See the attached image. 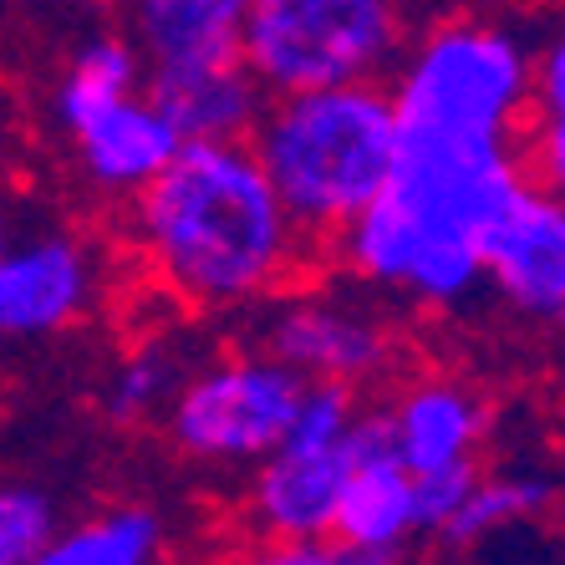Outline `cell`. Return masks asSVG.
Wrapping results in <instances>:
<instances>
[{"instance_id":"cell-1","label":"cell","mask_w":565,"mask_h":565,"mask_svg":"<svg viewBox=\"0 0 565 565\" xmlns=\"http://www.w3.org/2000/svg\"><path fill=\"white\" fill-rule=\"evenodd\" d=\"M530 184L520 143L397 128L387 184L321 255L393 311L459 316L484 296L489 235Z\"/></svg>"},{"instance_id":"cell-2","label":"cell","mask_w":565,"mask_h":565,"mask_svg":"<svg viewBox=\"0 0 565 565\" xmlns=\"http://www.w3.org/2000/svg\"><path fill=\"white\" fill-rule=\"evenodd\" d=\"M122 245L189 316H250L321 260L245 138L179 148L122 204Z\"/></svg>"},{"instance_id":"cell-3","label":"cell","mask_w":565,"mask_h":565,"mask_svg":"<svg viewBox=\"0 0 565 565\" xmlns=\"http://www.w3.org/2000/svg\"><path fill=\"white\" fill-rule=\"evenodd\" d=\"M265 179L316 255L387 184L397 158V113L387 82H347L265 97L250 138Z\"/></svg>"},{"instance_id":"cell-4","label":"cell","mask_w":565,"mask_h":565,"mask_svg":"<svg viewBox=\"0 0 565 565\" xmlns=\"http://www.w3.org/2000/svg\"><path fill=\"white\" fill-rule=\"evenodd\" d=\"M397 128L525 148L535 97V36L473 6H444L408 31L387 72Z\"/></svg>"},{"instance_id":"cell-5","label":"cell","mask_w":565,"mask_h":565,"mask_svg":"<svg viewBox=\"0 0 565 565\" xmlns=\"http://www.w3.org/2000/svg\"><path fill=\"white\" fill-rule=\"evenodd\" d=\"M46 107L72 179L118 210L184 148L179 128L148 93V66L118 21L66 46Z\"/></svg>"},{"instance_id":"cell-6","label":"cell","mask_w":565,"mask_h":565,"mask_svg":"<svg viewBox=\"0 0 565 565\" xmlns=\"http://www.w3.org/2000/svg\"><path fill=\"white\" fill-rule=\"evenodd\" d=\"M408 31L403 0H250L239 62L265 97L387 82Z\"/></svg>"},{"instance_id":"cell-7","label":"cell","mask_w":565,"mask_h":565,"mask_svg":"<svg viewBox=\"0 0 565 565\" xmlns=\"http://www.w3.org/2000/svg\"><path fill=\"white\" fill-rule=\"evenodd\" d=\"M301 393L306 377H296L255 342L204 352L173 393L169 413L158 418V434L194 469L245 479L290 434Z\"/></svg>"},{"instance_id":"cell-8","label":"cell","mask_w":565,"mask_h":565,"mask_svg":"<svg viewBox=\"0 0 565 565\" xmlns=\"http://www.w3.org/2000/svg\"><path fill=\"white\" fill-rule=\"evenodd\" d=\"M250 342L306 382H342L367 397L403 372L408 337L387 301L352 280H296L250 311Z\"/></svg>"},{"instance_id":"cell-9","label":"cell","mask_w":565,"mask_h":565,"mask_svg":"<svg viewBox=\"0 0 565 565\" xmlns=\"http://www.w3.org/2000/svg\"><path fill=\"white\" fill-rule=\"evenodd\" d=\"M382 434L418 484L423 535H438L484 473L494 428L484 387L454 367H403L377 403Z\"/></svg>"},{"instance_id":"cell-10","label":"cell","mask_w":565,"mask_h":565,"mask_svg":"<svg viewBox=\"0 0 565 565\" xmlns=\"http://www.w3.org/2000/svg\"><path fill=\"white\" fill-rule=\"evenodd\" d=\"M113 296V255L82 224L36 220L0 250V347L36 352L82 331Z\"/></svg>"},{"instance_id":"cell-11","label":"cell","mask_w":565,"mask_h":565,"mask_svg":"<svg viewBox=\"0 0 565 565\" xmlns=\"http://www.w3.org/2000/svg\"><path fill=\"white\" fill-rule=\"evenodd\" d=\"M484 296L514 327L565 347V194L530 184L484 250Z\"/></svg>"},{"instance_id":"cell-12","label":"cell","mask_w":565,"mask_h":565,"mask_svg":"<svg viewBox=\"0 0 565 565\" xmlns=\"http://www.w3.org/2000/svg\"><path fill=\"white\" fill-rule=\"evenodd\" d=\"M352 444H356V428L342 438L290 428L276 454H265L245 473V494H239L245 530L250 535H276V540L331 535L337 530V504H342L347 469H352Z\"/></svg>"},{"instance_id":"cell-13","label":"cell","mask_w":565,"mask_h":565,"mask_svg":"<svg viewBox=\"0 0 565 565\" xmlns=\"http://www.w3.org/2000/svg\"><path fill=\"white\" fill-rule=\"evenodd\" d=\"M331 535L356 545V551L387 555V561H397V555L423 535L418 484H413V473L403 469V459L393 454L372 403H367V413H362V423H356L352 469H347L342 504H337V530H331Z\"/></svg>"},{"instance_id":"cell-14","label":"cell","mask_w":565,"mask_h":565,"mask_svg":"<svg viewBox=\"0 0 565 565\" xmlns=\"http://www.w3.org/2000/svg\"><path fill=\"white\" fill-rule=\"evenodd\" d=\"M250 0H118V26L148 72L239 62Z\"/></svg>"},{"instance_id":"cell-15","label":"cell","mask_w":565,"mask_h":565,"mask_svg":"<svg viewBox=\"0 0 565 565\" xmlns=\"http://www.w3.org/2000/svg\"><path fill=\"white\" fill-rule=\"evenodd\" d=\"M148 93L163 107V118L179 128L184 143H224L250 138L265 107L260 82L245 62L214 66H179V72H148Z\"/></svg>"},{"instance_id":"cell-16","label":"cell","mask_w":565,"mask_h":565,"mask_svg":"<svg viewBox=\"0 0 565 565\" xmlns=\"http://www.w3.org/2000/svg\"><path fill=\"white\" fill-rule=\"evenodd\" d=\"M199 356H204V347L179 327L138 331L103 372V387H97L103 418L113 428H158V418L169 413L173 393L184 387Z\"/></svg>"},{"instance_id":"cell-17","label":"cell","mask_w":565,"mask_h":565,"mask_svg":"<svg viewBox=\"0 0 565 565\" xmlns=\"http://www.w3.org/2000/svg\"><path fill=\"white\" fill-rule=\"evenodd\" d=\"M169 525L143 500L103 504V510L62 520L31 565H163Z\"/></svg>"},{"instance_id":"cell-18","label":"cell","mask_w":565,"mask_h":565,"mask_svg":"<svg viewBox=\"0 0 565 565\" xmlns=\"http://www.w3.org/2000/svg\"><path fill=\"white\" fill-rule=\"evenodd\" d=\"M555 504V479L540 469H489L473 479V489L463 494V504L448 514V525L434 540L454 545V551H469V545H484L494 535H510V530L530 525Z\"/></svg>"},{"instance_id":"cell-19","label":"cell","mask_w":565,"mask_h":565,"mask_svg":"<svg viewBox=\"0 0 565 565\" xmlns=\"http://www.w3.org/2000/svg\"><path fill=\"white\" fill-rule=\"evenodd\" d=\"M525 169L565 194V15L535 41V97L525 122Z\"/></svg>"},{"instance_id":"cell-20","label":"cell","mask_w":565,"mask_h":565,"mask_svg":"<svg viewBox=\"0 0 565 565\" xmlns=\"http://www.w3.org/2000/svg\"><path fill=\"white\" fill-rule=\"evenodd\" d=\"M62 530V500L41 479L0 473V565H31Z\"/></svg>"},{"instance_id":"cell-21","label":"cell","mask_w":565,"mask_h":565,"mask_svg":"<svg viewBox=\"0 0 565 565\" xmlns=\"http://www.w3.org/2000/svg\"><path fill=\"white\" fill-rule=\"evenodd\" d=\"M214 565H397V561L372 555V551H356V545H347V540H337V535H316V540L245 535Z\"/></svg>"},{"instance_id":"cell-22","label":"cell","mask_w":565,"mask_h":565,"mask_svg":"<svg viewBox=\"0 0 565 565\" xmlns=\"http://www.w3.org/2000/svg\"><path fill=\"white\" fill-rule=\"evenodd\" d=\"M21 230V210L11 204V194H6V184H0V250L11 245V235Z\"/></svg>"},{"instance_id":"cell-23","label":"cell","mask_w":565,"mask_h":565,"mask_svg":"<svg viewBox=\"0 0 565 565\" xmlns=\"http://www.w3.org/2000/svg\"><path fill=\"white\" fill-rule=\"evenodd\" d=\"M403 6H408V11H413V6H428V11H444V6H454V0H403Z\"/></svg>"}]
</instances>
